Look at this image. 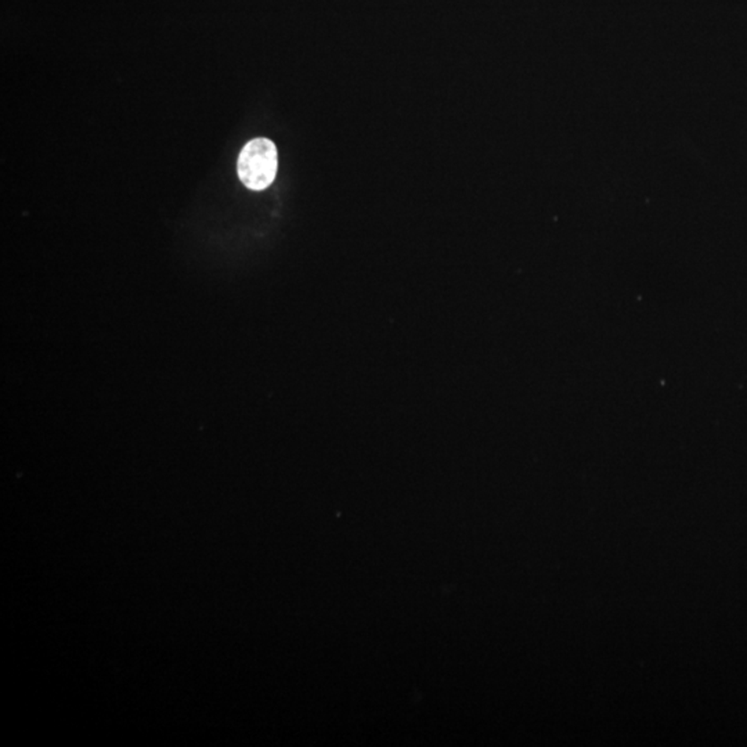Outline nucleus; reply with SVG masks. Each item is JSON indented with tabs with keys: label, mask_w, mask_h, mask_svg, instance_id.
Here are the masks:
<instances>
[{
	"label": "nucleus",
	"mask_w": 747,
	"mask_h": 747,
	"mask_svg": "<svg viewBox=\"0 0 747 747\" xmlns=\"http://www.w3.org/2000/svg\"><path fill=\"white\" fill-rule=\"evenodd\" d=\"M279 154L276 145L269 138H259L248 141L239 156V176L242 183L255 191L267 189L276 179Z\"/></svg>",
	"instance_id": "1"
}]
</instances>
